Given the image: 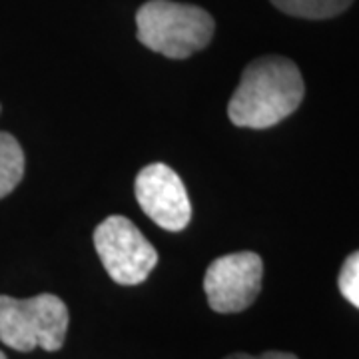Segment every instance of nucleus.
<instances>
[{
    "instance_id": "9b49d317",
    "label": "nucleus",
    "mask_w": 359,
    "mask_h": 359,
    "mask_svg": "<svg viewBox=\"0 0 359 359\" xmlns=\"http://www.w3.org/2000/svg\"><path fill=\"white\" fill-rule=\"evenodd\" d=\"M0 359H6V355H4V353H2V351H0Z\"/></svg>"
},
{
    "instance_id": "423d86ee",
    "label": "nucleus",
    "mask_w": 359,
    "mask_h": 359,
    "mask_svg": "<svg viewBox=\"0 0 359 359\" xmlns=\"http://www.w3.org/2000/svg\"><path fill=\"white\" fill-rule=\"evenodd\" d=\"M142 212L162 230L182 231L192 219L190 196L178 174L156 162L142 168L134 184Z\"/></svg>"
},
{
    "instance_id": "9d476101",
    "label": "nucleus",
    "mask_w": 359,
    "mask_h": 359,
    "mask_svg": "<svg viewBox=\"0 0 359 359\" xmlns=\"http://www.w3.org/2000/svg\"><path fill=\"white\" fill-rule=\"evenodd\" d=\"M224 359H297L294 353H285V351H266L262 355H248V353H231Z\"/></svg>"
},
{
    "instance_id": "1a4fd4ad",
    "label": "nucleus",
    "mask_w": 359,
    "mask_h": 359,
    "mask_svg": "<svg viewBox=\"0 0 359 359\" xmlns=\"http://www.w3.org/2000/svg\"><path fill=\"white\" fill-rule=\"evenodd\" d=\"M337 285L347 302L359 309V252H353L344 262Z\"/></svg>"
},
{
    "instance_id": "20e7f679",
    "label": "nucleus",
    "mask_w": 359,
    "mask_h": 359,
    "mask_svg": "<svg viewBox=\"0 0 359 359\" xmlns=\"http://www.w3.org/2000/svg\"><path fill=\"white\" fill-rule=\"evenodd\" d=\"M94 248L106 273L120 285L146 282L158 264L154 245L124 216H110L98 224L94 230Z\"/></svg>"
},
{
    "instance_id": "f03ea898",
    "label": "nucleus",
    "mask_w": 359,
    "mask_h": 359,
    "mask_svg": "<svg viewBox=\"0 0 359 359\" xmlns=\"http://www.w3.org/2000/svg\"><path fill=\"white\" fill-rule=\"evenodd\" d=\"M138 40L166 58L184 60L202 50L214 36L216 22L204 8L174 2L148 0L136 13Z\"/></svg>"
},
{
    "instance_id": "f257e3e1",
    "label": "nucleus",
    "mask_w": 359,
    "mask_h": 359,
    "mask_svg": "<svg viewBox=\"0 0 359 359\" xmlns=\"http://www.w3.org/2000/svg\"><path fill=\"white\" fill-rule=\"evenodd\" d=\"M304 94V78L295 62L283 56H262L245 66L228 104V116L238 128H271L294 114Z\"/></svg>"
},
{
    "instance_id": "39448f33",
    "label": "nucleus",
    "mask_w": 359,
    "mask_h": 359,
    "mask_svg": "<svg viewBox=\"0 0 359 359\" xmlns=\"http://www.w3.org/2000/svg\"><path fill=\"white\" fill-rule=\"evenodd\" d=\"M264 262L254 252H236L210 264L204 276V292L210 308L218 313L248 309L262 292Z\"/></svg>"
},
{
    "instance_id": "0eeeda50",
    "label": "nucleus",
    "mask_w": 359,
    "mask_h": 359,
    "mask_svg": "<svg viewBox=\"0 0 359 359\" xmlns=\"http://www.w3.org/2000/svg\"><path fill=\"white\" fill-rule=\"evenodd\" d=\"M25 150L8 132H0V200L14 192L25 176Z\"/></svg>"
},
{
    "instance_id": "6e6552de",
    "label": "nucleus",
    "mask_w": 359,
    "mask_h": 359,
    "mask_svg": "<svg viewBox=\"0 0 359 359\" xmlns=\"http://www.w3.org/2000/svg\"><path fill=\"white\" fill-rule=\"evenodd\" d=\"M271 4L295 18L325 20L346 13L353 0H271Z\"/></svg>"
},
{
    "instance_id": "7ed1b4c3",
    "label": "nucleus",
    "mask_w": 359,
    "mask_h": 359,
    "mask_svg": "<svg viewBox=\"0 0 359 359\" xmlns=\"http://www.w3.org/2000/svg\"><path fill=\"white\" fill-rule=\"evenodd\" d=\"M68 308L54 294L28 299L0 295V341L16 351L28 353L36 347L58 351L68 332Z\"/></svg>"
}]
</instances>
